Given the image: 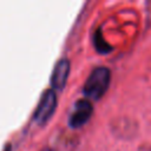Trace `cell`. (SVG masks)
Here are the masks:
<instances>
[{"label":"cell","instance_id":"1","mask_svg":"<svg viewBox=\"0 0 151 151\" xmlns=\"http://www.w3.org/2000/svg\"><path fill=\"white\" fill-rule=\"evenodd\" d=\"M111 73L107 67L100 66L94 68L84 85V94L91 99H99L107 90Z\"/></svg>","mask_w":151,"mask_h":151},{"label":"cell","instance_id":"2","mask_svg":"<svg viewBox=\"0 0 151 151\" xmlns=\"http://www.w3.org/2000/svg\"><path fill=\"white\" fill-rule=\"evenodd\" d=\"M57 106V96L53 90L46 91L41 99L40 103L34 112V120L38 124H44L46 123L53 114L54 110Z\"/></svg>","mask_w":151,"mask_h":151},{"label":"cell","instance_id":"3","mask_svg":"<svg viewBox=\"0 0 151 151\" xmlns=\"http://www.w3.org/2000/svg\"><path fill=\"white\" fill-rule=\"evenodd\" d=\"M93 111L92 105L87 100H78L70 116V125L72 127H79L84 125L91 117Z\"/></svg>","mask_w":151,"mask_h":151},{"label":"cell","instance_id":"4","mask_svg":"<svg viewBox=\"0 0 151 151\" xmlns=\"http://www.w3.org/2000/svg\"><path fill=\"white\" fill-rule=\"evenodd\" d=\"M70 72V63L66 59H61L57 63L52 77H51V84L54 88H63L65 86V83L67 80V76Z\"/></svg>","mask_w":151,"mask_h":151},{"label":"cell","instance_id":"5","mask_svg":"<svg viewBox=\"0 0 151 151\" xmlns=\"http://www.w3.org/2000/svg\"><path fill=\"white\" fill-rule=\"evenodd\" d=\"M96 41H97V42H96L97 48H98L100 52H105V50H104V47H103V46H105V48H106V50H109V51L111 50V48H110V46H109V45H107V44L101 39V37H97V38H96Z\"/></svg>","mask_w":151,"mask_h":151}]
</instances>
